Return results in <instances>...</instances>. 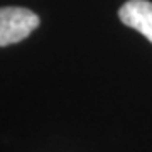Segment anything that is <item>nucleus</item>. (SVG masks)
I'll use <instances>...</instances> for the list:
<instances>
[{"label":"nucleus","instance_id":"nucleus-1","mask_svg":"<svg viewBox=\"0 0 152 152\" xmlns=\"http://www.w3.org/2000/svg\"><path fill=\"white\" fill-rule=\"evenodd\" d=\"M39 22L37 14L26 7H0V48L29 37Z\"/></svg>","mask_w":152,"mask_h":152},{"label":"nucleus","instance_id":"nucleus-2","mask_svg":"<svg viewBox=\"0 0 152 152\" xmlns=\"http://www.w3.org/2000/svg\"><path fill=\"white\" fill-rule=\"evenodd\" d=\"M122 24L135 29L152 42V2L149 0H129L118 9Z\"/></svg>","mask_w":152,"mask_h":152}]
</instances>
